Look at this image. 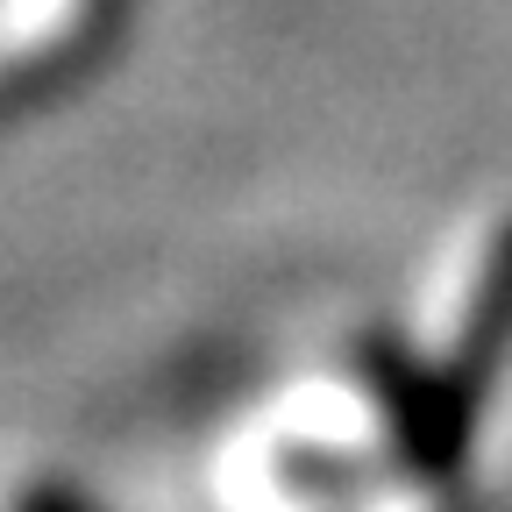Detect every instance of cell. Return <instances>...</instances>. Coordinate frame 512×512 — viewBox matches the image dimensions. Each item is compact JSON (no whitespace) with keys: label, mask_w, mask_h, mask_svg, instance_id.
<instances>
[{"label":"cell","mask_w":512,"mask_h":512,"mask_svg":"<svg viewBox=\"0 0 512 512\" xmlns=\"http://www.w3.org/2000/svg\"><path fill=\"white\" fill-rule=\"evenodd\" d=\"M512 356V221L498 228L491 256H484V278L470 292V313H463V335L448 349V363L420 384V399L406 406V441H413V463L420 470H456L463 448H470V427L484 413V392L498 384Z\"/></svg>","instance_id":"obj_1"},{"label":"cell","mask_w":512,"mask_h":512,"mask_svg":"<svg viewBox=\"0 0 512 512\" xmlns=\"http://www.w3.org/2000/svg\"><path fill=\"white\" fill-rule=\"evenodd\" d=\"M29 512H86V505H79V498H57V491H36Z\"/></svg>","instance_id":"obj_2"}]
</instances>
